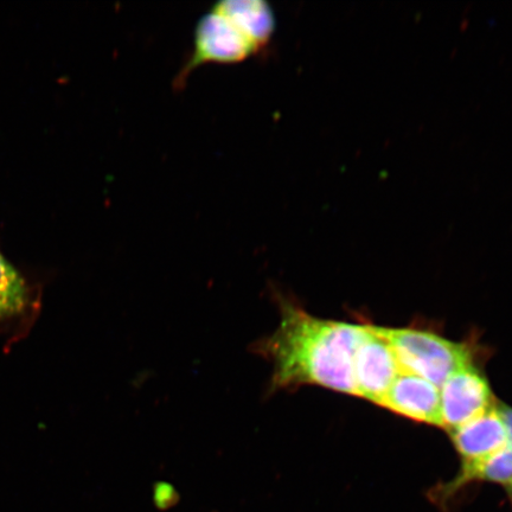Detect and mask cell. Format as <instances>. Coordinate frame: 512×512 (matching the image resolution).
<instances>
[{
	"instance_id": "6da1fadb",
	"label": "cell",
	"mask_w": 512,
	"mask_h": 512,
	"mask_svg": "<svg viewBox=\"0 0 512 512\" xmlns=\"http://www.w3.org/2000/svg\"><path fill=\"white\" fill-rule=\"evenodd\" d=\"M274 296L278 328L254 345L256 354L272 366L268 390L318 386L356 396L355 358L366 324L318 318L285 294Z\"/></svg>"
},
{
	"instance_id": "7a4b0ae2",
	"label": "cell",
	"mask_w": 512,
	"mask_h": 512,
	"mask_svg": "<svg viewBox=\"0 0 512 512\" xmlns=\"http://www.w3.org/2000/svg\"><path fill=\"white\" fill-rule=\"evenodd\" d=\"M275 16L262 0H223L204 14L195 29L187 62L176 76L181 88L189 74L206 63H236L254 57L270 44Z\"/></svg>"
},
{
	"instance_id": "3957f363",
	"label": "cell",
	"mask_w": 512,
	"mask_h": 512,
	"mask_svg": "<svg viewBox=\"0 0 512 512\" xmlns=\"http://www.w3.org/2000/svg\"><path fill=\"white\" fill-rule=\"evenodd\" d=\"M374 330L386 339L403 373L420 376L439 388L448 377L473 364L472 351L466 344L448 341L433 332L376 325Z\"/></svg>"
},
{
	"instance_id": "277c9868",
	"label": "cell",
	"mask_w": 512,
	"mask_h": 512,
	"mask_svg": "<svg viewBox=\"0 0 512 512\" xmlns=\"http://www.w3.org/2000/svg\"><path fill=\"white\" fill-rule=\"evenodd\" d=\"M441 424L448 432L490 411L496 400L488 380L471 364L454 373L440 387Z\"/></svg>"
},
{
	"instance_id": "5b68a950",
	"label": "cell",
	"mask_w": 512,
	"mask_h": 512,
	"mask_svg": "<svg viewBox=\"0 0 512 512\" xmlns=\"http://www.w3.org/2000/svg\"><path fill=\"white\" fill-rule=\"evenodd\" d=\"M400 373L399 363L386 339L376 334L374 325L366 324L355 358L356 396L379 406Z\"/></svg>"
},
{
	"instance_id": "8992f818",
	"label": "cell",
	"mask_w": 512,
	"mask_h": 512,
	"mask_svg": "<svg viewBox=\"0 0 512 512\" xmlns=\"http://www.w3.org/2000/svg\"><path fill=\"white\" fill-rule=\"evenodd\" d=\"M379 406L403 418L443 427L440 388L414 374L401 371Z\"/></svg>"
},
{
	"instance_id": "52a82bcc",
	"label": "cell",
	"mask_w": 512,
	"mask_h": 512,
	"mask_svg": "<svg viewBox=\"0 0 512 512\" xmlns=\"http://www.w3.org/2000/svg\"><path fill=\"white\" fill-rule=\"evenodd\" d=\"M496 405L475 420L450 432L462 464L482 462L507 447V431Z\"/></svg>"
},
{
	"instance_id": "ba28073f",
	"label": "cell",
	"mask_w": 512,
	"mask_h": 512,
	"mask_svg": "<svg viewBox=\"0 0 512 512\" xmlns=\"http://www.w3.org/2000/svg\"><path fill=\"white\" fill-rule=\"evenodd\" d=\"M476 482L509 485L512 482V448L507 445L494 456L472 464H462L450 482L435 486L430 497L435 504L446 505L465 486Z\"/></svg>"
},
{
	"instance_id": "9c48e42d",
	"label": "cell",
	"mask_w": 512,
	"mask_h": 512,
	"mask_svg": "<svg viewBox=\"0 0 512 512\" xmlns=\"http://www.w3.org/2000/svg\"><path fill=\"white\" fill-rule=\"evenodd\" d=\"M28 305V288L14 266L0 254V319L18 316Z\"/></svg>"
},
{
	"instance_id": "30bf717a",
	"label": "cell",
	"mask_w": 512,
	"mask_h": 512,
	"mask_svg": "<svg viewBox=\"0 0 512 512\" xmlns=\"http://www.w3.org/2000/svg\"><path fill=\"white\" fill-rule=\"evenodd\" d=\"M496 408L504 422L505 431H507L508 446L512 448V408L504 403H497Z\"/></svg>"
},
{
	"instance_id": "8fae6325",
	"label": "cell",
	"mask_w": 512,
	"mask_h": 512,
	"mask_svg": "<svg viewBox=\"0 0 512 512\" xmlns=\"http://www.w3.org/2000/svg\"><path fill=\"white\" fill-rule=\"evenodd\" d=\"M505 488H507L508 496L510 498V502L512 505V482L509 485L505 486Z\"/></svg>"
}]
</instances>
